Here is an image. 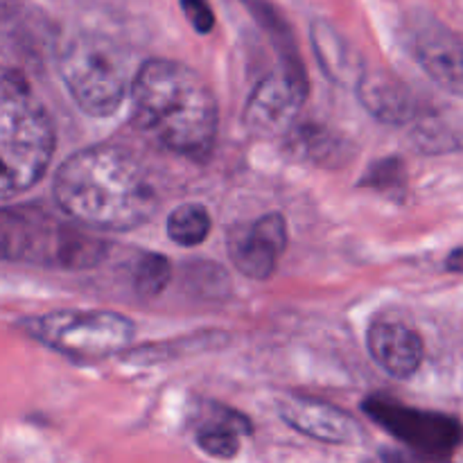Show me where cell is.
I'll return each instance as SVG.
<instances>
[{"mask_svg": "<svg viewBox=\"0 0 463 463\" xmlns=\"http://www.w3.org/2000/svg\"><path fill=\"white\" fill-rule=\"evenodd\" d=\"M185 18L199 34H208L215 27V14H213L208 0H181Z\"/></svg>", "mask_w": 463, "mask_h": 463, "instance_id": "ffe728a7", "label": "cell"}, {"mask_svg": "<svg viewBox=\"0 0 463 463\" xmlns=\"http://www.w3.org/2000/svg\"><path fill=\"white\" fill-rule=\"evenodd\" d=\"M136 127L167 152L206 161L215 147L220 111L199 72L172 59H149L131 80Z\"/></svg>", "mask_w": 463, "mask_h": 463, "instance_id": "7a4b0ae2", "label": "cell"}, {"mask_svg": "<svg viewBox=\"0 0 463 463\" xmlns=\"http://www.w3.org/2000/svg\"><path fill=\"white\" fill-rule=\"evenodd\" d=\"M446 269L452 274H463V247L450 251V256L446 258Z\"/></svg>", "mask_w": 463, "mask_h": 463, "instance_id": "44dd1931", "label": "cell"}, {"mask_svg": "<svg viewBox=\"0 0 463 463\" xmlns=\"http://www.w3.org/2000/svg\"><path fill=\"white\" fill-rule=\"evenodd\" d=\"M32 339L71 360H104L134 342L129 317L109 310H54L23 324Z\"/></svg>", "mask_w": 463, "mask_h": 463, "instance_id": "8992f818", "label": "cell"}, {"mask_svg": "<svg viewBox=\"0 0 463 463\" xmlns=\"http://www.w3.org/2000/svg\"><path fill=\"white\" fill-rule=\"evenodd\" d=\"M211 213L202 203H184L167 217V235L181 247H197L211 235Z\"/></svg>", "mask_w": 463, "mask_h": 463, "instance_id": "2e32d148", "label": "cell"}, {"mask_svg": "<svg viewBox=\"0 0 463 463\" xmlns=\"http://www.w3.org/2000/svg\"><path fill=\"white\" fill-rule=\"evenodd\" d=\"M288 244V224L280 213H267L247 226L229 233V256L238 271L253 280L274 274Z\"/></svg>", "mask_w": 463, "mask_h": 463, "instance_id": "9c48e42d", "label": "cell"}, {"mask_svg": "<svg viewBox=\"0 0 463 463\" xmlns=\"http://www.w3.org/2000/svg\"><path fill=\"white\" fill-rule=\"evenodd\" d=\"M251 434V420L229 407H215L197 430V446L215 459H231L240 450V437Z\"/></svg>", "mask_w": 463, "mask_h": 463, "instance_id": "5bb4252c", "label": "cell"}, {"mask_svg": "<svg viewBox=\"0 0 463 463\" xmlns=\"http://www.w3.org/2000/svg\"><path fill=\"white\" fill-rule=\"evenodd\" d=\"M172 280V265L161 253H143L131 269V285L143 298H154L165 292Z\"/></svg>", "mask_w": 463, "mask_h": 463, "instance_id": "e0dca14e", "label": "cell"}, {"mask_svg": "<svg viewBox=\"0 0 463 463\" xmlns=\"http://www.w3.org/2000/svg\"><path fill=\"white\" fill-rule=\"evenodd\" d=\"M54 202L86 229L131 231L149 222L158 194L143 163L129 149L93 145L59 167Z\"/></svg>", "mask_w": 463, "mask_h": 463, "instance_id": "6da1fadb", "label": "cell"}, {"mask_svg": "<svg viewBox=\"0 0 463 463\" xmlns=\"http://www.w3.org/2000/svg\"><path fill=\"white\" fill-rule=\"evenodd\" d=\"M312 43H315L317 57L330 80L346 81L355 75V66H351V52L333 27H328L326 23H315Z\"/></svg>", "mask_w": 463, "mask_h": 463, "instance_id": "9a60e30c", "label": "cell"}, {"mask_svg": "<svg viewBox=\"0 0 463 463\" xmlns=\"http://www.w3.org/2000/svg\"><path fill=\"white\" fill-rule=\"evenodd\" d=\"M355 90L366 111L389 125H405L420 116V104L410 89L387 72H362Z\"/></svg>", "mask_w": 463, "mask_h": 463, "instance_id": "4fadbf2b", "label": "cell"}, {"mask_svg": "<svg viewBox=\"0 0 463 463\" xmlns=\"http://www.w3.org/2000/svg\"><path fill=\"white\" fill-rule=\"evenodd\" d=\"M107 247L39 208H0V262L84 269L98 265Z\"/></svg>", "mask_w": 463, "mask_h": 463, "instance_id": "277c9868", "label": "cell"}, {"mask_svg": "<svg viewBox=\"0 0 463 463\" xmlns=\"http://www.w3.org/2000/svg\"><path fill=\"white\" fill-rule=\"evenodd\" d=\"M364 414L407 448L430 459H446L463 443V425L439 411L414 410L384 396L364 401Z\"/></svg>", "mask_w": 463, "mask_h": 463, "instance_id": "52a82bcc", "label": "cell"}, {"mask_svg": "<svg viewBox=\"0 0 463 463\" xmlns=\"http://www.w3.org/2000/svg\"><path fill=\"white\" fill-rule=\"evenodd\" d=\"M279 414L289 428L321 443L355 446L364 439V430L355 416L319 398L285 396L279 401Z\"/></svg>", "mask_w": 463, "mask_h": 463, "instance_id": "8fae6325", "label": "cell"}, {"mask_svg": "<svg viewBox=\"0 0 463 463\" xmlns=\"http://www.w3.org/2000/svg\"><path fill=\"white\" fill-rule=\"evenodd\" d=\"M366 346L375 364L398 380L411 378L423 364V339L401 321H373L366 333Z\"/></svg>", "mask_w": 463, "mask_h": 463, "instance_id": "7c38bea8", "label": "cell"}, {"mask_svg": "<svg viewBox=\"0 0 463 463\" xmlns=\"http://www.w3.org/2000/svg\"><path fill=\"white\" fill-rule=\"evenodd\" d=\"M59 75L77 107L93 118L113 116L131 84L125 50L113 39L95 32L72 36L63 45Z\"/></svg>", "mask_w": 463, "mask_h": 463, "instance_id": "5b68a950", "label": "cell"}, {"mask_svg": "<svg viewBox=\"0 0 463 463\" xmlns=\"http://www.w3.org/2000/svg\"><path fill=\"white\" fill-rule=\"evenodd\" d=\"M405 45L420 68L443 90L463 99V39L428 14L405 25Z\"/></svg>", "mask_w": 463, "mask_h": 463, "instance_id": "ba28073f", "label": "cell"}, {"mask_svg": "<svg viewBox=\"0 0 463 463\" xmlns=\"http://www.w3.org/2000/svg\"><path fill=\"white\" fill-rule=\"evenodd\" d=\"M360 188H371L380 194H387L392 199H402L407 193V167L401 158L389 156L373 163L364 172L360 181Z\"/></svg>", "mask_w": 463, "mask_h": 463, "instance_id": "ac0fdd59", "label": "cell"}, {"mask_svg": "<svg viewBox=\"0 0 463 463\" xmlns=\"http://www.w3.org/2000/svg\"><path fill=\"white\" fill-rule=\"evenodd\" d=\"M54 145V122L30 81L23 72L0 66V199L39 184Z\"/></svg>", "mask_w": 463, "mask_h": 463, "instance_id": "3957f363", "label": "cell"}, {"mask_svg": "<svg viewBox=\"0 0 463 463\" xmlns=\"http://www.w3.org/2000/svg\"><path fill=\"white\" fill-rule=\"evenodd\" d=\"M297 145L301 147V154H306L307 158H315L317 163L326 161V158H335L337 154L342 156V143L321 127H303V129H298Z\"/></svg>", "mask_w": 463, "mask_h": 463, "instance_id": "d6986e66", "label": "cell"}, {"mask_svg": "<svg viewBox=\"0 0 463 463\" xmlns=\"http://www.w3.org/2000/svg\"><path fill=\"white\" fill-rule=\"evenodd\" d=\"M307 98V80H298L285 71L271 72L253 89L244 109V125L253 134H279L283 131Z\"/></svg>", "mask_w": 463, "mask_h": 463, "instance_id": "30bf717a", "label": "cell"}]
</instances>
